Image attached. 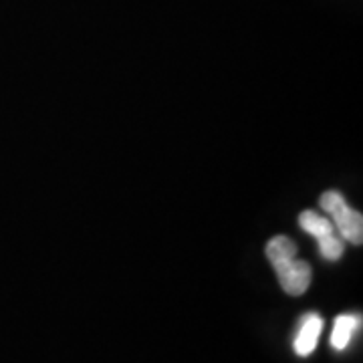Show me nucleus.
Wrapping results in <instances>:
<instances>
[{
  "mask_svg": "<svg viewBox=\"0 0 363 363\" xmlns=\"http://www.w3.org/2000/svg\"><path fill=\"white\" fill-rule=\"evenodd\" d=\"M298 224H301V228H303L305 233H309L311 236H315L317 240H319V238H323V236H329V234L335 233L333 222L329 220V218H325L323 214L313 212V210H305V212H301V216H298Z\"/></svg>",
  "mask_w": 363,
  "mask_h": 363,
  "instance_id": "nucleus-6",
  "label": "nucleus"
},
{
  "mask_svg": "<svg viewBox=\"0 0 363 363\" xmlns=\"http://www.w3.org/2000/svg\"><path fill=\"white\" fill-rule=\"evenodd\" d=\"M317 242H319V252H321V257L327 260L341 259V255H343V250H345V240H343L337 233L323 236V238H319Z\"/></svg>",
  "mask_w": 363,
  "mask_h": 363,
  "instance_id": "nucleus-7",
  "label": "nucleus"
},
{
  "mask_svg": "<svg viewBox=\"0 0 363 363\" xmlns=\"http://www.w3.org/2000/svg\"><path fill=\"white\" fill-rule=\"evenodd\" d=\"M274 271L279 274V283L286 295L298 297L311 285V267L307 262L298 260L297 257L274 267Z\"/></svg>",
  "mask_w": 363,
  "mask_h": 363,
  "instance_id": "nucleus-1",
  "label": "nucleus"
},
{
  "mask_svg": "<svg viewBox=\"0 0 363 363\" xmlns=\"http://www.w3.org/2000/svg\"><path fill=\"white\" fill-rule=\"evenodd\" d=\"M319 204H321V208L331 216V214H335L337 210H341V208L345 206L347 202L343 200V196L339 194V192H325V194L321 196V200H319Z\"/></svg>",
  "mask_w": 363,
  "mask_h": 363,
  "instance_id": "nucleus-8",
  "label": "nucleus"
},
{
  "mask_svg": "<svg viewBox=\"0 0 363 363\" xmlns=\"http://www.w3.org/2000/svg\"><path fill=\"white\" fill-rule=\"evenodd\" d=\"M331 222L335 226V233L343 240H347L351 245H362L363 242V216L357 210H351L347 204L337 210L335 214H331Z\"/></svg>",
  "mask_w": 363,
  "mask_h": 363,
  "instance_id": "nucleus-2",
  "label": "nucleus"
},
{
  "mask_svg": "<svg viewBox=\"0 0 363 363\" xmlns=\"http://www.w3.org/2000/svg\"><path fill=\"white\" fill-rule=\"evenodd\" d=\"M362 317L359 315H339L333 323V333H331V345L333 350L343 351L350 345L353 333L359 329Z\"/></svg>",
  "mask_w": 363,
  "mask_h": 363,
  "instance_id": "nucleus-4",
  "label": "nucleus"
},
{
  "mask_svg": "<svg viewBox=\"0 0 363 363\" xmlns=\"http://www.w3.org/2000/svg\"><path fill=\"white\" fill-rule=\"evenodd\" d=\"M321 329H323V319L317 315V313H309L303 317V321L298 325L297 337H295V353L301 357H307L311 355L315 347H317V341L321 335Z\"/></svg>",
  "mask_w": 363,
  "mask_h": 363,
  "instance_id": "nucleus-3",
  "label": "nucleus"
},
{
  "mask_svg": "<svg viewBox=\"0 0 363 363\" xmlns=\"http://www.w3.org/2000/svg\"><path fill=\"white\" fill-rule=\"evenodd\" d=\"M295 257H297V245L291 238L274 236V238L269 240V245H267V259L272 264V269L283 264L286 260L295 259Z\"/></svg>",
  "mask_w": 363,
  "mask_h": 363,
  "instance_id": "nucleus-5",
  "label": "nucleus"
}]
</instances>
